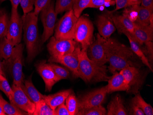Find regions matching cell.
<instances>
[{
  "mask_svg": "<svg viewBox=\"0 0 153 115\" xmlns=\"http://www.w3.org/2000/svg\"><path fill=\"white\" fill-rule=\"evenodd\" d=\"M36 69L44 81L46 91L50 92L54 85L61 80L55 73L50 63H46L45 61L38 63L36 65Z\"/></svg>",
  "mask_w": 153,
  "mask_h": 115,
  "instance_id": "15",
  "label": "cell"
},
{
  "mask_svg": "<svg viewBox=\"0 0 153 115\" xmlns=\"http://www.w3.org/2000/svg\"><path fill=\"white\" fill-rule=\"evenodd\" d=\"M107 93L106 86L93 90L78 99L79 111L102 105Z\"/></svg>",
  "mask_w": 153,
  "mask_h": 115,
  "instance_id": "10",
  "label": "cell"
},
{
  "mask_svg": "<svg viewBox=\"0 0 153 115\" xmlns=\"http://www.w3.org/2000/svg\"><path fill=\"white\" fill-rule=\"evenodd\" d=\"M1 9H0V13H1Z\"/></svg>",
  "mask_w": 153,
  "mask_h": 115,
  "instance_id": "50",
  "label": "cell"
},
{
  "mask_svg": "<svg viewBox=\"0 0 153 115\" xmlns=\"http://www.w3.org/2000/svg\"><path fill=\"white\" fill-rule=\"evenodd\" d=\"M6 113L4 112L3 107H2V105L0 102V115H6Z\"/></svg>",
  "mask_w": 153,
  "mask_h": 115,
  "instance_id": "48",
  "label": "cell"
},
{
  "mask_svg": "<svg viewBox=\"0 0 153 115\" xmlns=\"http://www.w3.org/2000/svg\"><path fill=\"white\" fill-rule=\"evenodd\" d=\"M0 74L5 76V74H4V72L3 71V69H2V63L1 62V58H0Z\"/></svg>",
  "mask_w": 153,
  "mask_h": 115,
  "instance_id": "47",
  "label": "cell"
},
{
  "mask_svg": "<svg viewBox=\"0 0 153 115\" xmlns=\"http://www.w3.org/2000/svg\"><path fill=\"white\" fill-rule=\"evenodd\" d=\"M40 19L43 26V32L41 36L42 44L44 43L54 33L57 14L55 11V4L51 1L40 12Z\"/></svg>",
  "mask_w": 153,
  "mask_h": 115,
  "instance_id": "8",
  "label": "cell"
},
{
  "mask_svg": "<svg viewBox=\"0 0 153 115\" xmlns=\"http://www.w3.org/2000/svg\"><path fill=\"white\" fill-rule=\"evenodd\" d=\"M142 0H129V6L134 5H140Z\"/></svg>",
  "mask_w": 153,
  "mask_h": 115,
  "instance_id": "46",
  "label": "cell"
},
{
  "mask_svg": "<svg viewBox=\"0 0 153 115\" xmlns=\"http://www.w3.org/2000/svg\"><path fill=\"white\" fill-rule=\"evenodd\" d=\"M79 47V45L78 44L74 52L59 58L49 60V62L50 63H60L70 69L75 78H80L79 72V61L78 57V50Z\"/></svg>",
  "mask_w": 153,
  "mask_h": 115,
  "instance_id": "14",
  "label": "cell"
},
{
  "mask_svg": "<svg viewBox=\"0 0 153 115\" xmlns=\"http://www.w3.org/2000/svg\"><path fill=\"white\" fill-rule=\"evenodd\" d=\"M126 82L128 93L136 94L140 91L143 85V74L139 68L129 66L120 71Z\"/></svg>",
  "mask_w": 153,
  "mask_h": 115,
  "instance_id": "9",
  "label": "cell"
},
{
  "mask_svg": "<svg viewBox=\"0 0 153 115\" xmlns=\"http://www.w3.org/2000/svg\"><path fill=\"white\" fill-rule=\"evenodd\" d=\"M24 38L27 51V61L31 62L37 55L39 49L38 16L30 12L22 16Z\"/></svg>",
  "mask_w": 153,
  "mask_h": 115,
  "instance_id": "3",
  "label": "cell"
},
{
  "mask_svg": "<svg viewBox=\"0 0 153 115\" xmlns=\"http://www.w3.org/2000/svg\"><path fill=\"white\" fill-rule=\"evenodd\" d=\"M0 102L2 105L4 112L6 115H29L27 112L23 111L17 106L13 104L9 103L3 99L0 94Z\"/></svg>",
  "mask_w": 153,
  "mask_h": 115,
  "instance_id": "27",
  "label": "cell"
},
{
  "mask_svg": "<svg viewBox=\"0 0 153 115\" xmlns=\"http://www.w3.org/2000/svg\"><path fill=\"white\" fill-rule=\"evenodd\" d=\"M78 43L74 39H57L54 36L51 37L47 45L50 54L49 60L62 57L74 51Z\"/></svg>",
  "mask_w": 153,
  "mask_h": 115,
  "instance_id": "7",
  "label": "cell"
},
{
  "mask_svg": "<svg viewBox=\"0 0 153 115\" xmlns=\"http://www.w3.org/2000/svg\"><path fill=\"white\" fill-rule=\"evenodd\" d=\"M94 28L91 21L85 16L78 19L75 30L74 40L81 45V49L87 50L89 45L93 42Z\"/></svg>",
  "mask_w": 153,
  "mask_h": 115,
  "instance_id": "4",
  "label": "cell"
},
{
  "mask_svg": "<svg viewBox=\"0 0 153 115\" xmlns=\"http://www.w3.org/2000/svg\"><path fill=\"white\" fill-rule=\"evenodd\" d=\"M0 90L2 91L8 99L12 96L13 93L12 87L9 85L5 76L0 74Z\"/></svg>",
  "mask_w": 153,
  "mask_h": 115,
  "instance_id": "34",
  "label": "cell"
},
{
  "mask_svg": "<svg viewBox=\"0 0 153 115\" xmlns=\"http://www.w3.org/2000/svg\"><path fill=\"white\" fill-rule=\"evenodd\" d=\"M12 4V8L18 9V6L20 5L21 0H9Z\"/></svg>",
  "mask_w": 153,
  "mask_h": 115,
  "instance_id": "45",
  "label": "cell"
},
{
  "mask_svg": "<svg viewBox=\"0 0 153 115\" xmlns=\"http://www.w3.org/2000/svg\"><path fill=\"white\" fill-rule=\"evenodd\" d=\"M12 96L9 99L10 103L16 105L29 115H33L36 108V104L29 99L21 86L13 84Z\"/></svg>",
  "mask_w": 153,
  "mask_h": 115,
  "instance_id": "13",
  "label": "cell"
},
{
  "mask_svg": "<svg viewBox=\"0 0 153 115\" xmlns=\"http://www.w3.org/2000/svg\"><path fill=\"white\" fill-rule=\"evenodd\" d=\"M153 14V11L143 7L141 5H138L137 19L134 23L140 25H149L150 18Z\"/></svg>",
  "mask_w": 153,
  "mask_h": 115,
  "instance_id": "24",
  "label": "cell"
},
{
  "mask_svg": "<svg viewBox=\"0 0 153 115\" xmlns=\"http://www.w3.org/2000/svg\"><path fill=\"white\" fill-rule=\"evenodd\" d=\"M23 31V21L18 9L12 8L8 30L6 37L14 46L20 43Z\"/></svg>",
  "mask_w": 153,
  "mask_h": 115,
  "instance_id": "12",
  "label": "cell"
},
{
  "mask_svg": "<svg viewBox=\"0 0 153 115\" xmlns=\"http://www.w3.org/2000/svg\"><path fill=\"white\" fill-rule=\"evenodd\" d=\"M135 96L131 99V103L138 106L146 115H153V108L149 104L147 103L141 96L140 93L134 94Z\"/></svg>",
  "mask_w": 153,
  "mask_h": 115,
  "instance_id": "26",
  "label": "cell"
},
{
  "mask_svg": "<svg viewBox=\"0 0 153 115\" xmlns=\"http://www.w3.org/2000/svg\"><path fill=\"white\" fill-rule=\"evenodd\" d=\"M115 1L116 8L113 11H107V13L109 15L113 14L115 12L123 8H126L129 7V0H114Z\"/></svg>",
  "mask_w": 153,
  "mask_h": 115,
  "instance_id": "40",
  "label": "cell"
},
{
  "mask_svg": "<svg viewBox=\"0 0 153 115\" xmlns=\"http://www.w3.org/2000/svg\"><path fill=\"white\" fill-rule=\"evenodd\" d=\"M65 101V105L70 115H78L79 111L78 99L73 92L69 95Z\"/></svg>",
  "mask_w": 153,
  "mask_h": 115,
  "instance_id": "29",
  "label": "cell"
},
{
  "mask_svg": "<svg viewBox=\"0 0 153 115\" xmlns=\"http://www.w3.org/2000/svg\"><path fill=\"white\" fill-rule=\"evenodd\" d=\"M124 35H126V36L128 39L130 45L131 49L133 52L134 53V54H135L136 55H137L138 58H140V60L142 62L144 65L147 66L152 72H153V68H152L151 64L149 62L146 56L144 53V51L141 48V45L137 43V42L131 37L129 33H125Z\"/></svg>",
  "mask_w": 153,
  "mask_h": 115,
  "instance_id": "23",
  "label": "cell"
},
{
  "mask_svg": "<svg viewBox=\"0 0 153 115\" xmlns=\"http://www.w3.org/2000/svg\"><path fill=\"white\" fill-rule=\"evenodd\" d=\"M106 109L100 105L88 109L79 111L78 115H106Z\"/></svg>",
  "mask_w": 153,
  "mask_h": 115,
  "instance_id": "33",
  "label": "cell"
},
{
  "mask_svg": "<svg viewBox=\"0 0 153 115\" xmlns=\"http://www.w3.org/2000/svg\"><path fill=\"white\" fill-rule=\"evenodd\" d=\"M91 0H74L73 10L76 18L79 19L83 10L88 8Z\"/></svg>",
  "mask_w": 153,
  "mask_h": 115,
  "instance_id": "31",
  "label": "cell"
},
{
  "mask_svg": "<svg viewBox=\"0 0 153 115\" xmlns=\"http://www.w3.org/2000/svg\"><path fill=\"white\" fill-rule=\"evenodd\" d=\"M113 24L120 34L131 33L136 27V24L123 15H110Z\"/></svg>",
  "mask_w": 153,
  "mask_h": 115,
  "instance_id": "18",
  "label": "cell"
},
{
  "mask_svg": "<svg viewBox=\"0 0 153 115\" xmlns=\"http://www.w3.org/2000/svg\"><path fill=\"white\" fill-rule=\"evenodd\" d=\"M106 115H127L128 112L119 94L113 98L108 104Z\"/></svg>",
  "mask_w": 153,
  "mask_h": 115,
  "instance_id": "21",
  "label": "cell"
},
{
  "mask_svg": "<svg viewBox=\"0 0 153 115\" xmlns=\"http://www.w3.org/2000/svg\"><path fill=\"white\" fill-rule=\"evenodd\" d=\"M24 45L19 43L14 47L12 55L7 60L9 71L13 77L14 85L21 86L23 83V54Z\"/></svg>",
  "mask_w": 153,
  "mask_h": 115,
  "instance_id": "6",
  "label": "cell"
},
{
  "mask_svg": "<svg viewBox=\"0 0 153 115\" xmlns=\"http://www.w3.org/2000/svg\"><path fill=\"white\" fill-rule=\"evenodd\" d=\"M54 115H70L69 112L68 111V108L64 103L58 106L54 110Z\"/></svg>",
  "mask_w": 153,
  "mask_h": 115,
  "instance_id": "42",
  "label": "cell"
},
{
  "mask_svg": "<svg viewBox=\"0 0 153 115\" xmlns=\"http://www.w3.org/2000/svg\"><path fill=\"white\" fill-rule=\"evenodd\" d=\"M115 5L114 0H91L88 8H98Z\"/></svg>",
  "mask_w": 153,
  "mask_h": 115,
  "instance_id": "36",
  "label": "cell"
},
{
  "mask_svg": "<svg viewBox=\"0 0 153 115\" xmlns=\"http://www.w3.org/2000/svg\"><path fill=\"white\" fill-rule=\"evenodd\" d=\"M9 22V18L7 13L1 12L0 13V39L7 36Z\"/></svg>",
  "mask_w": 153,
  "mask_h": 115,
  "instance_id": "32",
  "label": "cell"
},
{
  "mask_svg": "<svg viewBox=\"0 0 153 115\" xmlns=\"http://www.w3.org/2000/svg\"><path fill=\"white\" fill-rule=\"evenodd\" d=\"M21 87L22 88L27 96L35 104L44 98V96L36 89L31 78L25 80V83L22 84Z\"/></svg>",
  "mask_w": 153,
  "mask_h": 115,
  "instance_id": "22",
  "label": "cell"
},
{
  "mask_svg": "<svg viewBox=\"0 0 153 115\" xmlns=\"http://www.w3.org/2000/svg\"><path fill=\"white\" fill-rule=\"evenodd\" d=\"M7 1V0H0V2H2L3 1Z\"/></svg>",
  "mask_w": 153,
  "mask_h": 115,
  "instance_id": "49",
  "label": "cell"
},
{
  "mask_svg": "<svg viewBox=\"0 0 153 115\" xmlns=\"http://www.w3.org/2000/svg\"><path fill=\"white\" fill-rule=\"evenodd\" d=\"M138 5H132L125 8L123 12V15L127 17L133 22H135L137 17Z\"/></svg>",
  "mask_w": 153,
  "mask_h": 115,
  "instance_id": "35",
  "label": "cell"
},
{
  "mask_svg": "<svg viewBox=\"0 0 153 115\" xmlns=\"http://www.w3.org/2000/svg\"><path fill=\"white\" fill-rule=\"evenodd\" d=\"M106 86L107 93L117 91H126L127 88L124 78L120 72L117 71L113 73L108 80Z\"/></svg>",
  "mask_w": 153,
  "mask_h": 115,
  "instance_id": "19",
  "label": "cell"
},
{
  "mask_svg": "<svg viewBox=\"0 0 153 115\" xmlns=\"http://www.w3.org/2000/svg\"><path fill=\"white\" fill-rule=\"evenodd\" d=\"M51 0H36L34 3V14L38 16L39 14L43 9L50 4Z\"/></svg>",
  "mask_w": 153,
  "mask_h": 115,
  "instance_id": "39",
  "label": "cell"
},
{
  "mask_svg": "<svg viewBox=\"0 0 153 115\" xmlns=\"http://www.w3.org/2000/svg\"><path fill=\"white\" fill-rule=\"evenodd\" d=\"M96 24L100 35L105 39L109 38L116 30L111 16L107 13L98 16Z\"/></svg>",
  "mask_w": 153,
  "mask_h": 115,
  "instance_id": "16",
  "label": "cell"
},
{
  "mask_svg": "<svg viewBox=\"0 0 153 115\" xmlns=\"http://www.w3.org/2000/svg\"><path fill=\"white\" fill-rule=\"evenodd\" d=\"M78 19L73 9L67 11L55 26L54 37L57 39H74Z\"/></svg>",
  "mask_w": 153,
  "mask_h": 115,
  "instance_id": "5",
  "label": "cell"
},
{
  "mask_svg": "<svg viewBox=\"0 0 153 115\" xmlns=\"http://www.w3.org/2000/svg\"><path fill=\"white\" fill-rule=\"evenodd\" d=\"M79 72L81 79L87 83L106 82L110 78L107 74V67L100 66L92 61L87 52L79 47L78 50Z\"/></svg>",
  "mask_w": 153,
  "mask_h": 115,
  "instance_id": "2",
  "label": "cell"
},
{
  "mask_svg": "<svg viewBox=\"0 0 153 115\" xmlns=\"http://www.w3.org/2000/svg\"><path fill=\"white\" fill-rule=\"evenodd\" d=\"M128 115H145V114L140 108L134 104L131 103L130 111L128 113Z\"/></svg>",
  "mask_w": 153,
  "mask_h": 115,
  "instance_id": "43",
  "label": "cell"
},
{
  "mask_svg": "<svg viewBox=\"0 0 153 115\" xmlns=\"http://www.w3.org/2000/svg\"><path fill=\"white\" fill-rule=\"evenodd\" d=\"M36 0H21V7H22L24 15L27 14L32 12L34 9V3Z\"/></svg>",
  "mask_w": 153,
  "mask_h": 115,
  "instance_id": "38",
  "label": "cell"
},
{
  "mask_svg": "<svg viewBox=\"0 0 153 115\" xmlns=\"http://www.w3.org/2000/svg\"><path fill=\"white\" fill-rule=\"evenodd\" d=\"M74 0H56L55 11L57 14L73 9Z\"/></svg>",
  "mask_w": 153,
  "mask_h": 115,
  "instance_id": "30",
  "label": "cell"
},
{
  "mask_svg": "<svg viewBox=\"0 0 153 115\" xmlns=\"http://www.w3.org/2000/svg\"><path fill=\"white\" fill-rule=\"evenodd\" d=\"M14 46L6 37L0 39V58L8 60L12 55Z\"/></svg>",
  "mask_w": 153,
  "mask_h": 115,
  "instance_id": "25",
  "label": "cell"
},
{
  "mask_svg": "<svg viewBox=\"0 0 153 115\" xmlns=\"http://www.w3.org/2000/svg\"><path fill=\"white\" fill-rule=\"evenodd\" d=\"M33 115H55L54 111L48 105L44 99L36 104Z\"/></svg>",
  "mask_w": 153,
  "mask_h": 115,
  "instance_id": "28",
  "label": "cell"
},
{
  "mask_svg": "<svg viewBox=\"0 0 153 115\" xmlns=\"http://www.w3.org/2000/svg\"><path fill=\"white\" fill-rule=\"evenodd\" d=\"M73 91L71 89L64 90L54 94L44 96L43 99L46 103L54 111L58 106L65 103L69 95Z\"/></svg>",
  "mask_w": 153,
  "mask_h": 115,
  "instance_id": "20",
  "label": "cell"
},
{
  "mask_svg": "<svg viewBox=\"0 0 153 115\" xmlns=\"http://www.w3.org/2000/svg\"><path fill=\"white\" fill-rule=\"evenodd\" d=\"M50 64L55 72V73L56 74L57 77L61 80L67 79L68 78L69 76V72L67 69L53 63H50Z\"/></svg>",
  "mask_w": 153,
  "mask_h": 115,
  "instance_id": "37",
  "label": "cell"
},
{
  "mask_svg": "<svg viewBox=\"0 0 153 115\" xmlns=\"http://www.w3.org/2000/svg\"><path fill=\"white\" fill-rule=\"evenodd\" d=\"M134 31L129 33L131 37L140 45L148 42H152L153 39V27L149 25L142 26L136 24Z\"/></svg>",
  "mask_w": 153,
  "mask_h": 115,
  "instance_id": "17",
  "label": "cell"
},
{
  "mask_svg": "<svg viewBox=\"0 0 153 115\" xmlns=\"http://www.w3.org/2000/svg\"><path fill=\"white\" fill-rule=\"evenodd\" d=\"M105 51L108 62V70L114 73L129 66L140 67L136 61L134 53L130 47L121 43L112 38L106 39Z\"/></svg>",
  "mask_w": 153,
  "mask_h": 115,
  "instance_id": "1",
  "label": "cell"
},
{
  "mask_svg": "<svg viewBox=\"0 0 153 115\" xmlns=\"http://www.w3.org/2000/svg\"><path fill=\"white\" fill-rule=\"evenodd\" d=\"M141 6L153 11V0H142Z\"/></svg>",
  "mask_w": 153,
  "mask_h": 115,
  "instance_id": "44",
  "label": "cell"
},
{
  "mask_svg": "<svg viewBox=\"0 0 153 115\" xmlns=\"http://www.w3.org/2000/svg\"><path fill=\"white\" fill-rule=\"evenodd\" d=\"M145 47H146V51L147 52L148 59L149 62H153V42H148L145 43Z\"/></svg>",
  "mask_w": 153,
  "mask_h": 115,
  "instance_id": "41",
  "label": "cell"
},
{
  "mask_svg": "<svg viewBox=\"0 0 153 115\" xmlns=\"http://www.w3.org/2000/svg\"><path fill=\"white\" fill-rule=\"evenodd\" d=\"M105 41L106 39L97 33L95 40L87 50L88 58L98 66H104L108 62L105 51Z\"/></svg>",
  "mask_w": 153,
  "mask_h": 115,
  "instance_id": "11",
  "label": "cell"
}]
</instances>
